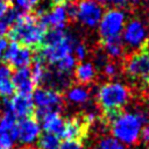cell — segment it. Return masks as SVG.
Masks as SVG:
<instances>
[{
	"instance_id": "1",
	"label": "cell",
	"mask_w": 149,
	"mask_h": 149,
	"mask_svg": "<svg viewBox=\"0 0 149 149\" xmlns=\"http://www.w3.org/2000/svg\"><path fill=\"white\" fill-rule=\"evenodd\" d=\"M48 28L34 12L23 10L15 23L8 29L7 37L20 45L37 49L42 44L43 36Z\"/></svg>"
},
{
	"instance_id": "2",
	"label": "cell",
	"mask_w": 149,
	"mask_h": 149,
	"mask_svg": "<svg viewBox=\"0 0 149 149\" xmlns=\"http://www.w3.org/2000/svg\"><path fill=\"white\" fill-rule=\"evenodd\" d=\"M133 98L134 92L132 87L119 81L101 84L94 94L97 107L100 111L99 113L122 112Z\"/></svg>"
},
{
	"instance_id": "3",
	"label": "cell",
	"mask_w": 149,
	"mask_h": 149,
	"mask_svg": "<svg viewBox=\"0 0 149 149\" xmlns=\"http://www.w3.org/2000/svg\"><path fill=\"white\" fill-rule=\"evenodd\" d=\"M143 123L134 112L122 111L108 126L112 135L127 146H134L140 140V132Z\"/></svg>"
},
{
	"instance_id": "4",
	"label": "cell",
	"mask_w": 149,
	"mask_h": 149,
	"mask_svg": "<svg viewBox=\"0 0 149 149\" xmlns=\"http://www.w3.org/2000/svg\"><path fill=\"white\" fill-rule=\"evenodd\" d=\"M122 73L135 81V86L141 90L147 88V79L149 77V54L146 50L135 51L125 55L122 62Z\"/></svg>"
},
{
	"instance_id": "5",
	"label": "cell",
	"mask_w": 149,
	"mask_h": 149,
	"mask_svg": "<svg viewBox=\"0 0 149 149\" xmlns=\"http://www.w3.org/2000/svg\"><path fill=\"white\" fill-rule=\"evenodd\" d=\"M122 42L125 55L146 50L149 40V24L139 17L130 19L122 30Z\"/></svg>"
},
{
	"instance_id": "6",
	"label": "cell",
	"mask_w": 149,
	"mask_h": 149,
	"mask_svg": "<svg viewBox=\"0 0 149 149\" xmlns=\"http://www.w3.org/2000/svg\"><path fill=\"white\" fill-rule=\"evenodd\" d=\"M78 43H79L78 37L74 34L66 31L64 38L58 43L51 45H41L40 48H37V50L45 64L54 65L65 56L71 55L73 52L74 47Z\"/></svg>"
},
{
	"instance_id": "7",
	"label": "cell",
	"mask_w": 149,
	"mask_h": 149,
	"mask_svg": "<svg viewBox=\"0 0 149 149\" xmlns=\"http://www.w3.org/2000/svg\"><path fill=\"white\" fill-rule=\"evenodd\" d=\"M126 24V10L121 8H109L107 9L100 22H99V28L98 33L100 36V40L111 37V36H116L121 35L123 28Z\"/></svg>"
},
{
	"instance_id": "8",
	"label": "cell",
	"mask_w": 149,
	"mask_h": 149,
	"mask_svg": "<svg viewBox=\"0 0 149 149\" xmlns=\"http://www.w3.org/2000/svg\"><path fill=\"white\" fill-rule=\"evenodd\" d=\"M35 108H44L50 112H62L65 108V100L63 93L52 88L37 86L31 93Z\"/></svg>"
},
{
	"instance_id": "9",
	"label": "cell",
	"mask_w": 149,
	"mask_h": 149,
	"mask_svg": "<svg viewBox=\"0 0 149 149\" xmlns=\"http://www.w3.org/2000/svg\"><path fill=\"white\" fill-rule=\"evenodd\" d=\"M104 9L105 7L93 0H78L77 21L81 26L93 29L99 24L105 13Z\"/></svg>"
},
{
	"instance_id": "10",
	"label": "cell",
	"mask_w": 149,
	"mask_h": 149,
	"mask_svg": "<svg viewBox=\"0 0 149 149\" xmlns=\"http://www.w3.org/2000/svg\"><path fill=\"white\" fill-rule=\"evenodd\" d=\"M16 126H17V141L23 147L33 146L41 135L40 121L34 115L19 119Z\"/></svg>"
},
{
	"instance_id": "11",
	"label": "cell",
	"mask_w": 149,
	"mask_h": 149,
	"mask_svg": "<svg viewBox=\"0 0 149 149\" xmlns=\"http://www.w3.org/2000/svg\"><path fill=\"white\" fill-rule=\"evenodd\" d=\"M90 127L83 121L80 114L70 116L65 120L63 132L59 135V139L64 141H78L81 142L88 134Z\"/></svg>"
},
{
	"instance_id": "12",
	"label": "cell",
	"mask_w": 149,
	"mask_h": 149,
	"mask_svg": "<svg viewBox=\"0 0 149 149\" xmlns=\"http://www.w3.org/2000/svg\"><path fill=\"white\" fill-rule=\"evenodd\" d=\"M10 112L19 120L22 118L34 115L35 106L33 102L31 94H19L16 93L14 97L9 99Z\"/></svg>"
},
{
	"instance_id": "13",
	"label": "cell",
	"mask_w": 149,
	"mask_h": 149,
	"mask_svg": "<svg viewBox=\"0 0 149 149\" xmlns=\"http://www.w3.org/2000/svg\"><path fill=\"white\" fill-rule=\"evenodd\" d=\"M40 20L45 24L48 29L49 28L64 29L65 26L69 23L66 9L64 5H52V7L49 9L48 13L40 16Z\"/></svg>"
},
{
	"instance_id": "14",
	"label": "cell",
	"mask_w": 149,
	"mask_h": 149,
	"mask_svg": "<svg viewBox=\"0 0 149 149\" xmlns=\"http://www.w3.org/2000/svg\"><path fill=\"white\" fill-rule=\"evenodd\" d=\"M65 102L72 105H86L92 97V86L90 85H71L63 94Z\"/></svg>"
},
{
	"instance_id": "15",
	"label": "cell",
	"mask_w": 149,
	"mask_h": 149,
	"mask_svg": "<svg viewBox=\"0 0 149 149\" xmlns=\"http://www.w3.org/2000/svg\"><path fill=\"white\" fill-rule=\"evenodd\" d=\"M12 81L14 84L15 92L19 94H31L35 90V85L31 80L30 69L28 66L16 69V71L13 72Z\"/></svg>"
},
{
	"instance_id": "16",
	"label": "cell",
	"mask_w": 149,
	"mask_h": 149,
	"mask_svg": "<svg viewBox=\"0 0 149 149\" xmlns=\"http://www.w3.org/2000/svg\"><path fill=\"white\" fill-rule=\"evenodd\" d=\"M99 43L111 61L122 62L125 57V48L121 35L111 36L104 40H99Z\"/></svg>"
},
{
	"instance_id": "17",
	"label": "cell",
	"mask_w": 149,
	"mask_h": 149,
	"mask_svg": "<svg viewBox=\"0 0 149 149\" xmlns=\"http://www.w3.org/2000/svg\"><path fill=\"white\" fill-rule=\"evenodd\" d=\"M73 70V78L78 85H90L98 77L97 70L91 62H79Z\"/></svg>"
},
{
	"instance_id": "18",
	"label": "cell",
	"mask_w": 149,
	"mask_h": 149,
	"mask_svg": "<svg viewBox=\"0 0 149 149\" xmlns=\"http://www.w3.org/2000/svg\"><path fill=\"white\" fill-rule=\"evenodd\" d=\"M40 121L42 122V128L44 132L55 134L58 137L63 132L64 123H65V120L63 119L59 112H49Z\"/></svg>"
},
{
	"instance_id": "19",
	"label": "cell",
	"mask_w": 149,
	"mask_h": 149,
	"mask_svg": "<svg viewBox=\"0 0 149 149\" xmlns=\"http://www.w3.org/2000/svg\"><path fill=\"white\" fill-rule=\"evenodd\" d=\"M33 54L34 50L29 47H24V45H20V49L16 54V56L14 57V59L10 63V66L13 69H20V68H27L33 62Z\"/></svg>"
},
{
	"instance_id": "20",
	"label": "cell",
	"mask_w": 149,
	"mask_h": 149,
	"mask_svg": "<svg viewBox=\"0 0 149 149\" xmlns=\"http://www.w3.org/2000/svg\"><path fill=\"white\" fill-rule=\"evenodd\" d=\"M92 149H126V147L114 136L102 135L94 141Z\"/></svg>"
},
{
	"instance_id": "21",
	"label": "cell",
	"mask_w": 149,
	"mask_h": 149,
	"mask_svg": "<svg viewBox=\"0 0 149 149\" xmlns=\"http://www.w3.org/2000/svg\"><path fill=\"white\" fill-rule=\"evenodd\" d=\"M36 144L37 149H59L61 139L55 134L44 132L38 136Z\"/></svg>"
},
{
	"instance_id": "22",
	"label": "cell",
	"mask_w": 149,
	"mask_h": 149,
	"mask_svg": "<svg viewBox=\"0 0 149 149\" xmlns=\"http://www.w3.org/2000/svg\"><path fill=\"white\" fill-rule=\"evenodd\" d=\"M77 59L74 58V56L71 54V55H68V56H65L64 58H62L61 61H58L56 64H54L56 68V70L57 71H59V72H62V73H69V74H71V72H72V70L74 69V66L77 65Z\"/></svg>"
},
{
	"instance_id": "23",
	"label": "cell",
	"mask_w": 149,
	"mask_h": 149,
	"mask_svg": "<svg viewBox=\"0 0 149 149\" xmlns=\"http://www.w3.org/2000/svg\"><path fill=\"white\" fill-rule=\"evenodd\" d=\"M15 93V87L10 78L0 79V98H10Z\"/></svg>"
},
{
	"instance_id": "24",
	"label": "cell",
	"mask_w": 149,
	"mask_h": 149,
	"mask_svg": "<svg viewBox=\"0 0 149 149\" xmlns=\"http://www.w3.org/2000/svg\"><path fill=\"white\" fill-rule=\"evenodd\" d=\"M115 8H121V9H130L133 10L134 7L137 5L140 0H108Z\"/></svg>"
},
{
	"instance_id": "25",
	"label": "cell",
	"mask_w": 149,
	"mask_h": 149,
	"mask_svg": "<svg viewBox=\"0 0 149 149\" xmlns=\"http://www.w3.org/2000/svg\"><path fill=\"white\" fill-rule=\"evenodd\" d=\"M88 51H90V50L87 49L86 44H85V43H83V42H79V43L74 47V49H73L74 58L77 59V62H83V61L87 57Z\"/></svg>"
},
{
	"instance_id": "26",
	"label": "cell",
	"mask_w": 149,
	"mask_h": 149,
	"mask_svg": "<svg viewBox=\"0 0 149 149\" xmlns=\"http://www.w3.org/2000/svg\"><path fill=\"white\" fill-rule=\"evenodd\" d=\"M14 1H15V5L17 8L26 10V12H29L38 3L40 0H14Z\"/></svg>"
},
{
	"instance_id": "27",
	"label": "cell",
	"mask_w": 149,
	"mask_h": 149,
	"mask_svg": "<svg viewBox=\"0 0 149 149\" xmlns=\"http://www.w3.org/2000/svg\"><path fill=\"white\" fill-rule=\"evenodd\" d=\"M59 149H85L81 142L78 141H64L61 143Z\"/></svg>"
},
{
	"instance_id": "28",
	"label": "cell",
	"mask_w": 149,
	"mask_h": 149,
	"mask_svg": "<svg viewBox=\"0 0 149 149\" xmlns=\"http://www.w3.org/2000/svg\"><path fill=\"white\" fill-rule=\"evenodd\" d=\"M13 74V68L6 63L0 64V79L3 78H9Z\"/></svg>"
},
{
	"instance_id": "29",
	"label": "cell",
	"mask_w": 149,
	"mask_h": 149,
	"mask_svg": "<svg viewBox=\"0 0 149 149\" xmlns=\"http://www.w3.org/2000/svg\"><path fill=\"white\" fill-rule=\"evenodd\" d=\"M140 139L144 144H149V123L144 125L140 132Z\"/></svg>"
},
{
	"instance_id": "30",
	"label": "cell",
	"mask_w": 149,
	"mask_h": 149,
	"mask_svg": "<svg viewBox=\"0 0 149 149\" xmlns=\"http://www.w3.org/2000/svg\"><path fill=\"white\" fill-rule=\"evenodd\" d=\"M9 28H10V27H9L6 22H3L2 20H0V37H5V36L7 35Z\"/></svg>"
},
{
	"instance_id": "31",
	"label": "cell",
	"mask_w": 149,
	"mask_h": 149,
	"mask_svg": "<svg viewBox=\"0 0 149 149\" xmlns=\"http://www.w3.org/2000/svg\"><path fill=\"white\" fill-rule=\"evenodd\" d=\"M10 6H12V5H9V3H7V2L0 0V20L2 19V16L6 14V12L8 10V8H9Z\"/></svg>"
},
{
	"instance_id": "32",
	"label": "cell",
	"mask_w": 149,
	"mask_h": 149,
	"mask_svg": "<svg viewBox=\"0 0 149 149\" xmlns=\"http://www.w3.org/2000/svg\"><path fill=\"white\" fill-rule=\"evenodd\" d=\"M7 40H6V37H0V61H1V58H2V54H3V51H5V49H6V47H7Z\"/></svg>"
},
{
	"instance_id": "33",
	"label": "cell",
	"mask_w": 149,
	"mask_h": 149,
	"mask_svg": "<svg viewBox=\"0 0 149 149\" xmlns=\"http://www.w3.org/2000/svg\"><path fill=\"white\" fill-rule=\"evenodd\" d=\"M72 1H78V0H51L52 5H66Z\"/></svg>"
},
{
	"instance_id": "34",
	"label": "cell",
	"mask_w": 149,
	"mask_h": 149,
	"mask_svg": "<svg viewBox=\"0 0 149 149\" xmlns=\"http://www.w3.org/2000/svg\"><path fill=\"white\" fill-rule=\"evenodd\" d=\"M93 1H95L97 3H99V5H101L102 7H106L108 3H109V1L108 0H93Z\"/></svg>"
},
{
	"instance_id": "35",
	"label": "cell",
	"mask_w": 149,
	"mask_h": 149,
	"mask_svg": "<svg viewBox=\"0 0 149 149\" xmlns=\"http://www.w3.org/2000/svg\"><path fill=\"white\" fill-rule=\"evenodd\" d=\"M146 51L149 54V40H148V43H147V47H146Z\"/></svg>"
},
{
	"instance_id": "36",
	"label": "cell",
	"mask_w": 149,
	"mask_h": 149,
	"mask_svg": "<svg viewBox=\"0 0 149 149\" xmlns=\"http://www.w3.org/2000/svg\"><path fill=\"white\" fill-rule=\"evenodd\" d=\"M147 90H148V92H149V77H148V79H147Z\"/></svg>"
},
{
	"instance_id": "37",
	"label": "cell",
	"mask_w": 149,
	"mask_h": 149,
	"mask_svg": "<svg viewBox=\"0 0 149 149\" xmlns=\"http://www.w3.org/2000/svg\"><path fill=\"white\" fill-rule=\"evenodd\" d=\"M148 24H149V8H148Z\"/></svg>"
},
{
	"instance_id": "38",
	"label": "cell",
	"mask_w": 149,
	"mask_h": 149,
	"mask_svg": "<svg viewBox=\"0 0 149 149\" xmlns=\"http://www.w3.org/2000/svg\"><path fill=\"white\" fill-rule=\"evenodd\" d=\"M146 1H149V0H146Z\"/></svg>"
}]
</instances>
